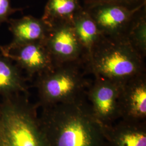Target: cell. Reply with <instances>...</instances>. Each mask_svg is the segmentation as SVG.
Returning a JSON list of instances; mask_svg holds the SVG:
<instances>
[{
    "instance_id": "obj_4",
    "label": "cell",
    "mask_w": 146,
    "mask_h": 146,
    "mask_svg": "<svg viewBox=\"0 0 146 146\" xmlns=\"http://www.w3.org/2000/svg\"><path fill=\"white\" fill-rule=\"evenodd\" d=\"M85 67L78 63H66L38 75L34 83L38 92L39 107L72 103L86 98L91 84L85 78Z\"/></svg>"
},
{
    "instance_id": "obj_7",
    "label": "cell",
    "mask_w": 146,
    "mask_h": 146,
    "mask_svg": "<svg viewBox=\"0 0 146 146\" xmlns=\"http://www.w3.org/2000/svg\"><path fill=\"white\" fill-rule=\"evenodd\" d=\"M83 7L88 11L102 35L114 40H125L132 19L140 9L132 10L107 3Z\"/></svg>"
},
{
    "instance_id": "obj_2",
    "label": "cell",
    "mask_w": 146,
    "mask_h": 146,
    "mask_svg": "<svg viewBox=\"0 0 146 146\" xmlns=\"http://www.w3.org/2000/svg\"><path fill=\"white\" fill-rule=\"evenodd\" d=\"M37 103L29 94H12L0 102V131L11 146H48L37 114Z\"/></svg>"
},
{
    "instance_id": "obj_1",
    "label": "cell",
    "mask_w": 146,
    "mask_h": 146,
    "mask_svg": "<svg viewBox=\"0 0 146 146\" xmlns=\"http://www.w3.org/2000/svg\"><path fill=\"white\" fill-rule=\"evenodd\" d=\"M86 99L42 108L39 119L48 146H107Z\"/></svg>"
},
{
    "instance_id": "obj_18",
    "label": "cell",
    "mask_w": 146,
    "mask_h": 146,
    "mask_svg": "<svg viewBox=\"0 0 146 146\" xmlns=\"http://www.w3.org/2000/svg\"><path fill=\"white\" fill-rule=\"evenodd\" d=\"M0 146H11L0 131Z\"/></svg>"
},
{
    "instance_id": "obj_12",
    "label": "cell",
    "mask_w": 146,
    "mask_h": 146,
    "mask_svg": "<svg viewBox=\"0 0 146 146\" xmlns=\"http://www.w3.org/2000/svg\"><path fill=\"white\" fill-rule=\"evenodd\" d=\"M72 25L76 35L84 49L87 62L94 48L104 36L83 5L74 16Z\"/></svg>"
},
{
    "instance_id": "obj_17",
    "label": "cell",
    "mask_w": 146,
    "mask_h": 146,
    "mask_svg": "<svg viewBox=\"0 0 146 146\" xmlns=\"http://www.w3.org/2000/svg\"><path fill=\"white\" fill-rule=\"evenodd\" d=\"M22 9V8H13L10 0H0V25L3 22H7L11 14Z\"/></svg>"
},
{
    "instance_id": "obj_9",
    "label": "cell",
    "mask_w": 146,
    "mask_h": 146,
    "mask_svg": "<svg viewBox=\"0 0 146 146\" xmlns=\"http://www.w3.org/2000/svg\"><path fill=\"white\" fill-rule=\"evenodd\" d=\"M119 110L120 119L146 121V74L131 78L122 87Z\"/></svg>"
},
{
    "instance_id": "obj_10",
    "label": "cell",
    "mask_w": 146,
    "mask_h": 146,
    "mask_svg": "<svg viewBox=\"0 0 146 146\" xmlns=\"http://www.w3.org/2000/svg\"><path fill=\"white\" fill-rule=\"evenodd\" d=\"M101 126L107 146H146V121L121 119L116 124Z\"/></svg>"
},
{
    "instance_id": "obj_13",
    "label": "cell",
    "mask_w": 146,
    "mask_h": 146,
    "mask_svg": "<svg viewBox=\"0 0 146 146\" xmlns=\"http://www.w3.org/2000/svg\"><path fill=\"white\" fill-rule=\"evenodd\" d=\"M15 63L0 51V96L17 93L29 94L28 80Z\"/></svg>"
},
{
    "instance_id": "obj_5",
    "label": "cell",
    "mask_w": 146,
    "mask_h": 146,
    "mask_svg": "<svg viewBox=\"0 0 146 146\" xmlns=\"http://www.w3.org/2000/svg\"><path fill=\"white\" fill-rule=\"evenodd\" d=\"M44 44L55 66L66 63L84 66L87 58L74 31L72 22H60L49 26Z\"/></svg>"
},
{
    "instance_id": "obj_16",
    "label": "cell",
    "mask_w": 146,
    "mask_h": 146,
    "mask_svg": "<svg viewBox=\"0 0 146 146\" xmlns=\"http://www.w3.org/2000/svg\"><path fill=\"white\" fill-rule=\"evenodd\" d=\"M84 7L98 4H113L130 9H137L146 5V0H83Z\"/></svg>"
},
{
    "instance_id": "obj_14",
    "label": "cell",
    "mask_w": 146,
    "mask_h": 146,
    "mask_svg": "<svg viewBox=\"0 0 146 146\" xmlns=\"http://www.w3.org/2000/svg\"><path fill=\"white\" fill-rule=\"evenodd\" d=\"M82 7L80 0H48L41 19L49 26L60 22H72Z\"/></svg>"
},
{
    "instance_id": "obj_6",
    "label": "cell",
    "mask_w": 146,
    "mask_h": 146,
    "mask_svg": "<svg viewBox=\"0 0 146 146\" xmlns=\"http://www.w3.org/2000/svg\"><path fill=\"white\" fill-rule=\"evenodd\" d=\"M123 84L95 77L86 92L92 111L103 125H111L120 119L119 99Z\"/></svg>"
},
{
    "instance_id": "obj_3",
    "label": "cell",
    "mask_w": 146,
    "mask_h": 146,
    "mask_svg": "<svg viewBox=\"0 0 146 146\" xmlns=\"http://www.w3.org/2000/svg\"><path fill=\"white\" fill-rule=\"evenodd\" d=\"M86 74L124 84L146 73L145 59L126 40L104 37L91 53L85 66Z\"/></svg>"
},
{
    "instance_id": "obj_8",
    "label": "cell",
    "mask_w": 146,
    "mask_h": 146,
    "mask_svg": "<svg viewBox=\"0 0 146 146\" xmlns=\"http://www.w3.org/2000/svg\"><path fill=\"white\" fill-rule=\"evenodd\" d=\"M0 51L27 74V78L46 73L55 67L44 42H35L13 48L0 46Z\"/></svg>"
},
{
    "instance_id": "obj_15",
    "label": "cell",
    "mask_w": 146,
    "mask_h": 146,
    "mask_svg": "<svg viewBox=\"0 0 146 146\" xmlns=\"http://www.w3.org/2000/svg\"><path fill=\"white\" fill-rule=\"evenodd\" d=\"M125 40L142 58L146 56V5L135 13L126 34Z\"/></svg>"
},
{
    "instance_id": "obj_11",
    "label": "cell",
    "mask_w": 146,
    "mask_h": 146,
    "mask_svg": "<svg viewBox=\"0 0 146 146\" xmlns=\"http://www.w3.org/2000/svg\"><path fill=\"white\" fill-rule=\"evenodd\" d=\"M9 30L13 34L12 41L5 45L13 48L35 42H44L50 26L42 19L26 16L19 19H9Z\"/></svg>"
}]
</instances>
